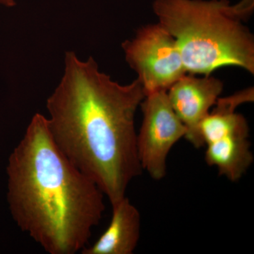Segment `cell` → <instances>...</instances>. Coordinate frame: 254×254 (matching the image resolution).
Masks as SVG:
<instances>
[{"mask_svg": "<svg viewBox=\"0 0 254 254\" xmlns=\"http://www.w3.org/2000/svg\"><path fill=\"white\" fill-rule=\"evenodd\" d=\"M138 79L121 85L93 58H64L61 81L47 100L50 133L58 148L98 185L113 205L141 175L135 116L144 99Z\"/></svg>", "mask_w": 254, "mask_h": 254, "instance_id": "1", "label": "cell"}, {"mask_svg": "<svg viewBox=\"0 0 254 254\" xmlns=\"http://www.w3.org/2000/svg\"><path fill=\"white\" fill-rule=\"evenodd\" d=\"M9 199L18 226L50 254L88 246L105 210L103 192L56 145L36 113L11 155Z\"/></svg>", "mask_w": 254, "mask_h": 254, "instance_id": "2", "label": "cell"}, {"mask_svg": "<svg viewBox=\"0 0 254 254\" xmlns=\"http://www.w3.org/2000/svg\"><path fill=\"white\" fill-rule=\"evenodd\" d=\"M254 0H155L153 12L175 38L187 73L210 76L223 66L254 74V37L244 24Z\"/></svg>", "mask_w": 254, "mask_h": 254, "instance_id": "3", "label": "cell"}, {"mask_svg": "<svg viewBox=\"0 0 254 254\" xmlns=\"http://www.w3.org/2000/svg\"><path fill=\"white\" fill-rule=\"evenodd\" d=\"M122 46L145 95L168 91L187 73L175 38L160 23L142 26Z\"/></svg>", "mask_w": 254, "mask_h": 254, "instance_id": "4", "label": "cell"}, {"mask_svg": "<svg viewBox=\"0 0 254 254\" xmlns=\"http://www.w3.org/2000/svg\"><path fill=\"white\" fill-rule=\"evenodd\" d=\"M143 120L136 148L142 170L154 180L167 175V160L175 143L185 138L187 128L169 101L167 91L149 93L141 102Z\"/></svg>", "mask_w": 254, "mask_h": 254, "instance_id": "5", "label": "cell"}, {"mask_svg": "<svg viewBox=\"0 0 254 254\" xmlns=\"http://www.w3.org/2000/svg\"><path fill=\"white\" fill-rule=\"evenodd\" d=\"M223 83L210 76L197 77L187 73L167 91L177 116L187 128L185 138L195 148L203 147L200 127L220 98Z\"/></svg>", "mask_w": 254, "mask_h": 254, "instance_id": "6", "label": "cell"}, {"mask_svg": "<svg viewBox=\"0 0 254 254\" xmlns=\"http://www.w3.org/2000/svg\"><path fill=\"white\" fill-rule=\"evenodd\" d=\"M113 215L109 226L92 246L82 254H132L141 235V214L125 196L112 205Z\"/></svg>", "mask_w": 254, "mask_h": 254, "instance_id": "7", "label": "cell"}, {"mask_svg": "<svg viewBox=\"0 0 254 254\" xmlns=\"http://www.w3.org/2000/svg\"><path fill=\"white\" fill-rule=\"evenodd\" d=\"M249 135H227L205 145V163L230 181H239L254 162Z\"/></svg>", "mask_w": 254, "mask_h": 254, "instance_id": "8", "label": "cell"}, {"mask_svg": "<svg viewBox=\"0 0 254 254\" xmlns=\"http://www.w3.org/2000/svg\"><path fill=\"white\" fill-rule=\"evenodd\" d=\"M0 4L4 5L7 7H13L16 5L15 0H0Z\"/></svg>", "mask_w": 254, "mask_h": 254, "instance_id": "9", "label": "cell"}]
</instances>
